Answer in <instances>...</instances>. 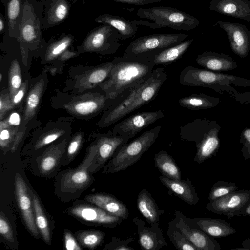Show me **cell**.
<instances>
[{
	"instance_id": "2e32d148",
	"label": "cell",
	"mask_w": 250,
	"mask_h": 250,
	"mask_svg": "<svg viewBox=\"0 0 250 250\" xmlns=\"http://www.w3.org/2000/svg\"><path fill=\"white\" fill-rule=\"evenodd\" d=\"M20 115L13 112L0 122V147L3 154L14 152L23 139L25 129Z\"/></svg>"
},
{
	"instance_id": "4dcf8cb0",
	"label": "cell",
	"mask_w": 250,
	"mask_h": 250,
	"mask_svg": "<svg viewBox=\"0 0 250 250\" xmlns=\"http://www.w3.org/2000/svg\"><path fill=\"white\" fill-rule=\"evenodd\" d=\"M137 207L142 215L149 224L158 222L165 211L161 209L149 192L143 189L137 199Z\"/></svg>"
},
{
	"instance_id": "9c48e42d",
	"label": "cell",
	"mask_w": 250,
	"mask_h": 250,
	"mask_svg": "<svg viewBox=\"0 0 250 250\" xmlns=\"http://www.w3.org/2000/svg\"><path fill=\"white\" fill-rule=\"evenodd\" d=\"M64 212L81 223L89 226L114 228L124 220L84 200H74Z\"/></svg>"
},
{
	"instance_id": "603a6c76",
	"label": "cell",
	"mask_w": 250,
	"mask_h": 250,
	"mask_svg": "<svg viewBox=\"0 0 250 250\" xmlns=\"http://www.w3.org/2000/svg\"><path fill=\"white\" fill-rule=\"evenodd\" d=\"M209 9L250 23V1L249 0H212L210 3Z\"/></svg>"
},
{
	"instance_id": "f6af8a7d",
	"label": "cell",
	"mask_w": 250,
	"mask_h": 250,
	"mask_svg": "<svg viewBox=\"0 0 250 250\" xmlns=\"http://www.w3.org/2000/svg\"><path fill=\"white\" fill-rule=\"evenodd\" d=\"M134 240L133 237L122 240L116 237H112L111 241L104 246L103 250H135V248L128 246Z\"/></svg>"
},
{
	"instance_id": "f546056e",
	"label": "cell",
	"mask_w": 250,
	"mask_h": 250,
	"mask_svg": "<svg viewBox=\"0 0 250 250\" xmlns=\"http://www.w3.org/2000/svg\"><path fill=\"white\" fill-rule=\"evenodd\" d=\"M94 21L99 23L109 24L115 28L121 40L134 37L137 31L135 23L116 15L104 13L96 18Z\"/></svg>"
},
{
	"instance_id": "d590c367",
	"label": "cell",
	"mask_w": 250,
	"mask_h": 250,
	"mask_svg": "<svg viewBox=\"0 0 250 250\" xmlns=\"http://www.w3.org/2000/svg\"><path fill=\"white\" fill-rule=\"evenodd\" d=\"M220 102L217 97L205 94H193L180 98L179 104L184 108L191 110L210 108L216 106Z\"/></svg>"
},
{
	"instance_id": "cb8c5ba5",
	"label": "cell",
	"mask_w": 250,
	"mask_h": 250,
	"mask_svg": "<svg viewBox=\"0 0 250 250\" xmlns=\"http://www.w3.org/2000/svg\"><path fill=\"white\" fill-rule=\"evenodd\" d=\"M83 200L94 204L109 213L126 220L128 210L126 205L112 194L95 193L86 195Z\"/></svg>"
},
{
	"instance_id": "b9f144b4",
	"label": "cell",
	"mask_w": 250,
	"mask_h": 250,
	"mask_svg": "<svg viewBox=\"0 0 250 250\" xmlns=\"http://www.w3.org/2000/svg\"><path fill=\"white\" fill-rule=\"evenodd\" d=\"M9 92L10 98L21 87L22 83L21 73L19 63L17 59H14L9 70Z\"/></svg>"
},
{
	"instance_id": "f907efd6",
	"label": "cell",
	"mask_w": 250,
	"mask_h": 250,
	"mask_svg": "<svg viewBox=\"0 0 250 250\" xmlns=\"http://www.w3.org/2000/svg\"><path fill=\"white\" fill-rule=\"evenodd\" d=\"M111 1H114L115 2L132 4L136 5H143L146 4H151L156 2H159L163 1H166L167 0H108Z\"/></svg>"
},
{
	"instance_id": "f1b7e54d",
	"label": "cell",
	"mask_w": 250,
	"mask_h": 250,
	"mask_svg": "<svg viewBox=\"0 0 250 250\" xmlns=\"http://www.w3.org/2000/svg\"><path fill=\"white\" fill-rule=\"evenodd\" d=\"M66 133L62 128H54L34 138L22 151V154L31 158L39 153L44 148L56 141Z\"/></svg>"
},
{
	"instance_id": "7bdbcfd3",
	"label": "cell",
	"mask_w": 250,
	"mask_h": 250,
	"mask_svg": "<svg viewBox=\"0 0 250 250\" xmlns=\"http://www.w3.org/2000/svg\"><path fill=\"white\" fill-rule=\"evenodd\" d=\"M237 187L234 182L218 181L215 183L208 195L209 201H212L223 197L237 190Z\"/></svg>"
},
{
	"instance_id": "c3c4849f",
	"label": "cell",
	"mask_w": 250,
	"mask_h": 250,
	"mask_svg": "<svg viewBox=\"0 0 250 250\" xmlns=\"http://www.w3.org/2000/svg\"><path fill=\"white\" fill-rule=\"evenodd\" d=\"M14 108L9 92L1 93L0 97V119L2 120L6 113Z\"/></svg>"
},
{
	"instance_id": "9f6ffc18",
	"label": "cell",
	"mask_w": 250,
	"mask_h": 250,
	"mask_svg": "<svg viewBox=\"0 0 250 250\" xmlns=\"http://www.w3.org/2000/svg\"><path fill=\"white\" fill-rule=\"evenodd\" d=\"M2 73L0 72V82L2 81Z\"/></svg>"
},
{
	"instance_id": "8d00e7d4",
	"label": "cell",
	"mask_w": 250,
	"mask_h": 250,
	"mask_svg": "<svg viewBox=\"0 0 250 250\" xmlns=\"http://www.w3.org/2000/svg\"><path fill=\"white\" fill-rule=\"evenodd\" d=\"M156 167L162 175L172 179H181L182 173L172 157L164 150L158 151L154 158Z\"/></svg>"
},
{
	"instance_id": "ba28073f",
	"label": "cell",
	"mask_w": 250,
	"mask_h": 250,
	"mask_svg": "<svg viewBox=\"0 0 250 250\" xmlns=\"http://www.w3.org/2000/svg\"><path fill=\"white\" fill-rule=\"evenodd\" d=\"M188 36L184 33H157L141 36L129 43L122 56L153 62L157 54L183 42Z\"/></svg>"
},
{
	"instance_id": "6da1fadb",
	"label": "cell",
	"mask_w": 250,
	"mask_h": 250,
	"mask_svg": "<svg viewBox=\"0 0 250 250\" xmlns=\"http://www.w3.org/2000/svg\"><path fill=\"white\" fill-rule=\"evenodd\" d=\"M167 78L163 68L154 69L142 82L123 93L121 98L104 111L98 123L99 126L108 127L151 102Z\"/></svg>"
},
{
	"instance_id": "9a60e30c",
	"label": "cell",
	"mask_w": 250,
	"mask_h": 250,
	"mask_svg": "<svg viewBox=\"0 0 250 250\" xmlns=\"http://www.w3.org/2000/svg\"><path fill=\"white\" fill-rule=\"evenodd\" d=\"M164 116L163 110L139 112L118 123L112 131L129 140L135 137L138 132Z\"/></svg>"
},
{
	"instance_id": "74e56055",
	"label": "cell",
	"mask_w": 250,
	"mask_h": 250,
	"mask_svg": "<svg viewBox=\"0 0 250 250\" xmlns=\"http://www.w3.org/2000/svg\"><path fill=\"white\" fill-rule=\"evenodd\" d=\"M74 40L71 34H63L54 41H50L43 50L44 59L46 62L58 60L68 49Z\"/></svg>"
},
{
	"instance_id": "8992f818",
	"label": "cell",
	"mask_w": 250,
	"mask_h": 250,
	"mask_svg": "<svg viewBox=\"0 0 250 250\" xmlns=\"http://www.w3.org/2000/svg\"><path fill=\"white\" fill-rule=\"evenodd\" d=\"M136 14L139 18L151 20L154 22L142 20H132L131 21L137 25H143L151 28L169 27L177 30L189 31L200 23L199 21L194 16L171 7L139 8Z\"/></svg>"
},
{
	"instance_id": "f35d334b",
	"label": "cell",
	"mask_w": 250,
	"mask_h": 250,
	"mask_svg": "<svg viewBox=\"0 0 250 250\" xmlns=\"http://www.w3.org/2000/svg\"><path fill=\"white\" fill-rule=\"evenodd\" d=\"M74 235L83 248L94 250L104 242L105 233L100 230L88 229L77 231Z\"/></svg>"
},
{
	"instance_id": "5bb4252c",
	"label": "cell",
	"mask_w": 250,
	"mask_h": 250,
	"mask_svg": "<svg viewBox=\"0 0 250 250\" xmlns=\"http://www.w3.org/2000/svg\"><path fill=\"white\" fill-rule=\"evenodd\" d=\"M109 100L105 94L88 92L73 97L63 107L67 111L76 116L95 115L105 108Z\"/></svg>"
},
{
	"instance_id": "4316f807",
	"label": "cell",
	"mask_w": 250,
	"mask_h": 250,
	"mask_svg": "<svg viewBox=\"0 0 250 250\" xmlns=\"http://www.w3.org/2000/svg\"><path fill=\"white\" fill-rule=\"evenodd\" d=\"M159 178L163 185L185 202L191 205L198 203L199 198L189 179H172L163 175Z\"/></svg>"
},
{
	"instance_id": "816d5d0a",
	"label": "cell",
	"mask_w": 250,
	"mask_h": 250,
	"mask_svg": "<svg viewBox=\"0 0 250 250\" xmlns=\"http://www.w3.org/2000/svg\"><path fill=\"white\" fill-rule=\"evenodd\" d=\"M241 215L250 216V198L242 210Z\"/></svg>"
},
{
	"instance_id": "3957f363",
	"label": "cell",
	"mask_w": 250,
	"mask_h": 250,
	"mask_svg": "<svg viewBox=\"0 0 250 250\" xmlns=\"http://www.w3.org/2000/svg\"><path fill=\"white\" fill-rule=\"evenodd\" d=\"M115 63L108 78L98 86L110 100L142 82L154 69L153 62L122 57Z\"/></svg>"
},
{
	"instance_id": "83f0119b",
	"label": "cell",
	"mask_w": 250,
	"mask_h": 250,
	"mask_svg": "<svg viewBox=\"0 0 250 250\" xmlns=\"http://www.w3.org/2000/svg\"><path fill=\"white\" fill-rule=\"evenodd\" d=\"M36 226L44 242L50 245L53 224L35 190L30 186Z\"/></svg>"
},
{
	"instance_id": "ac0fdd59",
	"label": "cell",
	"mask_w": 250,
	"mask_h": 250,
	"mask_svg": "<svg viewBox=\"0 0 250 250\" xmlns=\"http://www.w3.org/2000/svg\"><path fill=\"white\" fill-rule=\"evenodd\" d=\"M184 213L179 210L174 212L175 217L170 222L198 250H220L218 242L201 229L189 224L184 217Z\"/></svg>"
},
{
	"instance_id": "30bf717a",
	"label": "cell",
	"mask_w": 250,
	"mask_h": 250,
	"mask_svg": "<svg viewBox=\"0 0 250 250\" xmlns=\"http://www.w3.org/2000/svg\"><path fill=\"white\" fill-rule=\"evenodd\" d=\"M119 40V34L115 28L107 24H102L89 32L82 44L77 47L78 52L114 54L120 47Z\"/></svg>"
},
{
	"instance_id": "d4e9b609",
	"label": "cell",
	"mask_w": 250,
	"mask_h": 250,
	"mask_svg": "<svg viewBox=\"0 0 250 250\" xmlns=\"http://www.w3.org/2000/svg\"><path fill=\"white\" fill-rule=\"evenodd\" d=\"M43 28H49L62 23L68 16L71 4L68 0H44Z\"/></svg>"
},
{
	"instance_id": "5b68a950",
	"label": "cell",
	"mask_w": 250,
	"mask_h": 250,
	"mask_svg": "<svg viewBox=\"0 0 250 250\" xmlns=\"http://www.w3.org/2000/svg\"><path fill=\"white\" fill-rule=\"evenodd\" d=\"M44 10L43 1L23 0L18 39L23 58L29 51L43 50L47 44L42 34Z\"/></svg>"
},
{
	"instance_id": "bcb514c9",
	"label": "cell",
	"mask_w": 250,
	"mask_h": 250,
	"mask_svg": "<svg viewBox=\"0 0 250 250\" xmlns=\"http://www.w3.org/2000/svg\"><path fill=\"white\" fill-rule=\"evenodd\" d=\"M242 144L241 152L246 160H250V128H245L242 132L239 140Z\"/></svg>"
},
{
	"instance_id": "7c38bea8",
	"label": "cell",
	"mask_w": 250,
	"mask_h": 250,
	"mask_svg": "<svg viewBox=\"0 0 250 250\" xmlns=\"http://www.w3.org/2000/svg\"><path fill=\"white\" fill-rule=\"evenodd\" d=\"M128 141L112 130L97 134L92 142L96 154L90 168L91 173L94 174L103 168L115 153Z\"/></svg>"
},
{
	"instance_id": "ee69618b",
	"label": "cell",
	"mask_w": 250,
	"mask_h": 250,
	"mask_svg": "<svg viewBox=\"0 0 250 250\" xmlns=\"http://www.w3.org/2000/svg\"><path fill=\"white\" fill-rule=\"evenodd\" d=\"M0 234L10 243H15L14 234L9 220L2 212H0Z\"/></svg>"
},
{
	"instance_id": "f5cc1de1",
	"label": "cell",
	"mask_w": 250,
	"mask_h": 250,
	"mask_svg": "<svg viewBox=\"0 0 250 250\" xmlns=\"http://www.w3.org/2000/svg\"><path fill=\"white\" fill-rule=\"evenodd\" d=\"M6 26V17H3L1 15L0 17V32L2 33H4Z\"/></svg>"
},
{
	"instance_id": "ffe728a7",
	"label": "cell",
	"mask_w": 250,
	"mask_h": 250,
	"mask_svg": "<svg viewBox=\"0 0 250 250\" xmlns=\"http://www.w3.org/2000/svg\"><path fill=\"white\" fill-rule=\"evenodd\" d=\"M133 222L137 226L139 243L142 250H159L168 245L159 222L147 226L143 220L137 217L133 218Z\"/></svg>"
},
{
	"instance_id": "7a4b0ae2",
	"label": "cell",
	"mask_w": 250,
	"mask_h": 250,
	"mask_svg": "<svg viewBox=\"0 0 250 250\" xmlns=\"http://www.w3.org/2000/svg\"><path fill=\"white\" fill-rule=\"evenodd\" d=\"M179 82L184 86L211 88L220 94L226 91L240 103L250 100V95L232 86L250 89V80L242 77L187 66L180 73Z\"/></svg>"
},
{
	"instance_id": "8fae6325",
	"label": "cell",
	"mask_w": 250,
	"mask_h": 250,
	"mask_svg": "<svg viewBox=\"0 0 250 250\" xmlns=\"http://www.w3.org/2000/svg\"><path fill=\"white\" fill-rule=\"evenodd\" d=\"M70 139L67 136L52 143L31 158L32 168L36 175L45 177L56 175Z\"/></svg>"
},
{
	"instance_id": "484cf974",
	"label": "cell",
	"mask_w": 250,
	"mask_h": 250,
	"mask_svg": "<svg viewBox=\"0 0 250 250\" xmlns=\"http://www.w3.org/2000/svg\"><path fill=\"white\" fill-rule=\"evenodd\" d=\"M196 63L209 70L222 72L229 71L238 67L232 57L221 53L205 51L199 54Z\"/></svg>"
},
{
	"instance_id": "7dc6e473",
	"label": "cell",
	"mask_w": 250,
	"mask_h": 250,
	"mask_svg": "<svg viewBox=\"0 0 250 250\" xmlns=\"http://www.w3.org/2000/svg\"><path fill=\"white\" fill-rule=\"evenodd\" d=\"M64 244L67 250H83V248L72 233L68 229L63 232Z\"/></svg>"
},
{
	"instance_id": "1f68e13d",
	"label": "cell",
	"mask_w": 250,
	"mask_h": 250,
	"mask_svg": "<svg viewBox=\"0 0 250 250\" xmlns=\"http://www.w3.org/2000/svg\"><path fill=\"white\" fill-rule=\"evenodd\" d=\"M23 0H7L6 8V26L4 34L18 40L22 16Z\"/></svg>"
},
{
	"instance_id": "4fadbf2b",
	"label": "cell",
	"mask_w": 250,
	"mask_h": 250,
	"mask_svg": "<svg viewBox=\"0 0 250 250\" xmlns=\"http://www.w3.org/2000/svg\"><path fill=\"white\" fill-rule=\"evenodd\" d=\"M15 193L17 205L26 229L36 239L40 238L36 226L30 186L19 173L15 176Z\"/></svg>"
},
{
	"instance_id": "277c9868",
	"label": "cell",
	"mask_w": 250,
	"mask_h": 250,
	"mask_svg": "<svg viewBox=\"0 0 250 250\" xmlns=\"http://www.w3.org/2000/svg\"><path fill=\"white\" fill-rule=\"evenodd\" d=\"M86 152L78 167L62 170L55 176V193L64 202L77 200L94 182L95 177L90 171L96 154L92 143Z\"/></svg>"
},
{
	"instance_id": "ab89813d",
	"label": "cell",
	"mask_w": 250,
	"mask_h": 250,
	"mask_svg": "<svg viewBox=\"0 0 250 250\" xmlns=\"http://www.w3.org/2000/svg\"><path fill=\"white\" fill-rule=\"evenodd\" d=\"M83 142L84 136L82 132L77 133L70 139L62 161V166H67L74 160Z\"/></svg>"
},
{
	"instance_id": "60d3db41",
	"label": "cell",
	"mask_w": 250,
	"mask_h": 250,
	"mask_svg": "<svg viewBox=\"0 0 250 250\" xmlns=\"http://www.w3.org/2000/svg\"><path fill=\"white\" fill-rule=\"evenodd\" d=\"M169 239L176 249L180 250H198L172 224L168 222V228L167 232Z\"/></svg>"
},
{
	"instance_id": "e575fe53",
	"label": "cell",
	"mask_w": 250,
	"mask_h": 250,
	"mask_svg": "<svg viewBox=\"0 0 250 250\" xmlns=\"http://www.w3.org/2000/svg\"><path fill=\"white\" fill-rule=\"evenodd\" d=\"M221 127L214 130L208 138L196 147L197 151L194 161L201 164L215 155L219 149V133Z\"/></svg>"
},
{
	"instance_id": "d6986e66",
	"label": "cell",
	"mask_w": 250,
	"mask_h": 250,
	"mask_svg": "<svg viewBox=\"0 0 250 250\" xmlns=\"http://www.w3.org/2000/svg\"><path fill=\"white\" fill-rule=\"evenodd\" d=\"M216 23L226 33L233 52L241 58L247 57L250 51V32L247 27L239 23L221 21Z\"/></svg>"
},
{
	"instance_id": "11a10c76",
	"label": "cell",
	"mask_w": 250,
	"mask_h": 250,
	"mask_svg": "<svg viewBox=\"0 0 250 250\" xmlns=\"http://www.w3.org/2000/svg\"><path fill=\"white\" fill-rule=\"evenodd\" d=\"M1 2L3 3V4L5 6L6 3V1H7V0H0Z\"/></svg>"
},
{
	"instance_id": "44dd1931",
	"label": "cell",
	"mask_w": 250,
	"mask_h": 250,
	"mask_svg": "<svg viewBox=\"0 0 250 250\" xmlns=\"http://www.w3.org/2000/svg\"><path fill=\"white\" fill-rule=\"evenodd\" d=\"M116 60L102 63L88 70L75 78L74 89L78 93L99 86L105 81L115 63Z\"/></svg>"
},
{
	"instance_id": "e0dca14e",
	"label": "cell",
	"mask_w": 250,
	"mask_h": 250,
	"mask_svg": "<svg viewBox=\"0 0 250 250\" xmlns=\"http://www.w3.org/2000/svg\"><path fill=\"white\" fill-rule=\"evenodd\" d=\"M250 198V190H236L223 197L209 201L206 208L211 212L224 215L230 219L241 215L242 210Z\"/></svg>"
},
{
	"instance_id": "52a82bcc",
	"label": "cell",
	"mask_w": 250,
	"mask_h": 250,
	"mask_svg": "<svg viewBox=\"0 0 250 250\" xmlns=\"http://www.w3.org/2000/svg\"><path fill=\"white\" fill-rule=\"evenodd\" d=\"M161 129V125L157 126L121 146L104 167L102 173H114L124 170L139 161L154 143Z\"/></svg>"
},
{
	"instance_id": "836d02e7",
	"label": "cell",
	"mask_w": 250,
	"mask_h": 250,
	"mask_svg": "<svg viewBox=\"0 0 250 250\" xmlns=\"http://www.w3.org/2000/svg\"><path fill=\"white\" fill-rule=\"evenodd\" d=\"M193 39L184 40L174 46L164 49L157 54L153 58L155 65H168L180 59L189 47Z\"/></svg>"
},
{
	"instance_id": "d6a6232c",
	"label": "cell",
	"mask_w": 250,
	"mask_h": 250,
	"mask_svg": "<svg viewBox=\"0 0 250 250\" xmlns=\"http://www.w3.org/2000/svg\"><path fill=\"white\" fill-rule=\"evenodd\" d=\"M45 86L42 79L37 82L30 89L26 99L23 113V125H25L34 117L38 110Z\"/></svg>"
},
{
	"instance_id": "db71d44e",
	"label": "cell",
	"mask_w": 250,
	"mask_h": 250,
	"mask_svg": "<svg viewBox=\"0 0 250 250\" xmlns=\"http://www.w3.org/2000/svg\"><path fill=\"white\" fill-rule=\"evenodd\" d=\"M242 245L244 247L243 248H236L235 249L250 250V238L246 239L242 243Z\"/></svg>"
},
{
	"instance_id": "681fc988",
	"label": "cell",
	"mask_w": 250,
	"mask_h": 250,
	"mask_svg": "<svg viewBox=\"0 0 250 250\" xmlns=\"http://www.w3.org/2000/svg\"><path fill=\"white\" fill-rule=\"evenodd\" d=\"M28 86V81L25 80L17 92L12 97L10 98L11 103L14 108L19 104L22 100L26 93Z\"/></svg>"
},
{
	"instance_id": "7402d4cb",
	"label": "cell",
	"mask_w": 250,
	"mask_h": 250,
	"mask_svg": "<svg viewBox=\"0 0 250 250\" xmlns=\"http://www.w3.org/2000/svg\"><path fill=\"white\" fill-rule=\"evenodd\" d=\"M185 220L195 227L214 237H225L236 232V229L223 219L208 217L190 218L184 214Z\"/></svg>"
}]
</instances>
